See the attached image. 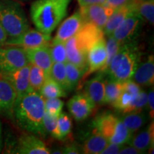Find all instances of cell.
Segmentation results:
<instances>
[{
    "mask_svg": "<svg viewBox=\"0 0 154 154\" xmlns=\"http://www.w3.org/2000/svg\"><path fill=\"white\" fill-rule=\"evenodd\" d=\"M44 113V99L38 91L30 89L16 100L12 116L22 129L45 138L47 134L43 124Z\"/></svg>",
    "mask_w": 154,
    "mask_h": 154,
    "instance_id": "cell-1",
    "label": "cell"
},
{
    "mask_svg": "<svg viewBox=\"0 0 154 154\" xmlns=\"http://www.w3.org/2000/svg\"><path fill=\"white\" fill-rule=\"evenodd\" d=\"M72 0H36L30 7V16L36 29L51 34L66 17Z\"/></svg>",
    "mask_w": 154,
    "mask_h": 154,
    "instance_id": "cell-2",
    "label": "cell"
},
{
    "mask_svg": "<svg viewBox=\"0 0 154 154\" xmlns=\"http://www.w3.org/2000/svg\"><path fill=\"white\" fill-rule=\"evenodd\" d=\"M140 49L136 41L121 44L104 73L109 79L121 82L131 79L140 63Z\"/></svg>",
    "mask_w": 154,
    "mask_h": 154,
    "instance_id": "cell-3",
    "label": "cell"
},
{
    "mask_svg": "<svg viewBox=\"0 0 154 154\" xmlns=\"http://www.w3.org/2000/svg\"><path fill=\"white\" fill-rule=\"evenodd\" d=\"M103 36V30L90 23H85L74 36L65 42L67 61L78 66L86 73L88 49L94 42Z\"/></svg>",
    "mask_w": 154,
    "mask_h": 154,
    "instance_id": "cell-4",
    "label": "cell"
},
{
    "mask_svg": "<svg viewBox=\"0 0 154 154\" xmlns=\"http://www.w3.org/2000/svg\"><path fill=\"white\" fill-rule=\"evenodd\" d=\"M0 24L8 38H14L30 28L25 11L17 0H0Z\"/></svg>",
    "mask_w": 154,
    "mask_h": 154,
    "instance_id": "cell-5",
    "label": "cell"
},
{
    "mask_svg": "<svg viewBox=\"0 0 154 154\" xmlns=\"http://www.w3.org/2000/svg\"><path fill=\"white\" fill-rule=\"evenodd\" d=\"M91 124L93 129L104 136L109 143L124 145L128 143L133 135L122 119L109 111L96 116Z\"/></svg>",
    "mask_w": 154,
    "mask_h": 154,
    "instance_id": "cell-6",
    "label": "cell"
},
{
    "mask_svg": "<svg viewBox=\"0 0 154 154\" xmlns=\"http://www.w3.org/2000/svg\"><path fill=\"white\" fill-rule=\"evenodd\" d=\"M143 20L134 10L113 31L112 35L121 44L136 41L141 32Z\"/></svg>",
    "mask_w": 154,
    "mask_h": 154,
    "instance_id": "cell-7",
    "label": "cell"
},
{
    "mask_svg": "<svg viewBox=\"0 0 154 154\" xmlns=\"http://www.w3.org/2000/svg\"><path fill=\"white\" fill-rule=\"evenodd\" d=\"M28 63L25 50L14 46L0 44V74L22 68Z\"/></svg>",
    "mask_w": 154,
    "mask_h": 154,
    "instance_id": "cell-8",
    "label": "cell"
},
{
    "mask_svg": "<svg viewBox=\"0 0 154 154\" xmlns=\"http://www.w3.org/2000/svg\"><path fill=\"white\" fill-rule=\"evenodd\" d=\"M51 40V34L42 33L37 29L29 28L18 36L7 38L4 44L14 46L22 48L24 50H28L48 45Z\"/></svg>",
    "mask_w": 154,
    "mask_h": 154,
    "instance_id": "cell-9",
    "label": "cell"
},
{
    "mask_svg": "<svg viewBox=\"0 0 154 154\" xmlns=\"http://www.w3.org/2000/svg\"><path fill=\"white\" fill-rule=\"evenodd\" d=\"M107 59V51L106 39L102 37L94 42L88 49L86 54L87 70L84 77L100 71L103 72Z\"/></svg>",
    "mask_w": 154,
    "mask_h": 154,
    "instance_id": "cell-10",
    "label": "cell"
},
{
    "mask_svg": "<svg viewBox=\"0 0 154 154\" xmlns=\"http://www.w3.org/2000/svg\"><path fill=\"white\" fill-rule=\"evenodd\" d=\"M114 9L104 4H95L80 7L79 11L86 23H90L103 30Z\"/></svg>",
    "mask_w": 154,
    "mask_h": 154,
    "instance_id": "cell-11",
    "label": "cell"
},
{
    "mask_svg": "<svg viewBox=\"0 0 154 154\" xmlns=\"http://www.w3.org/2000/svg\"><path fill=\"white\" fill-rule=\"evenodd\" d=\"M29 68L30 63L29 62L22 68L17 69L11 72L0 74V78L8 81L14 87L17 93V99L22 97L30 89H32L29 86Z\"/></svg>",
    "mask_w": 154,
    "mask_h": 154,
    "instance_id": "cell-12",
    "label": "cell"
},
{
    "mask_svg": "<svg viewBox=\"0 0 154 154\" xmlns=\"http://www.w3.org/2000/svg\"><path fill=\"white\" fill-rule=\"evenodd\" d=\"M96 106L85 94H78L73 96L67 102V109L72 116L76 121L86 120Z\"/></svg>",
    "mask_w": 154,
    "mask_h": 154,
    "instance_id": "cell-13",
    "label": "cell"
},
{
    "mask_svg": "<svg viewBox=\"0 0 154 154\" xmlns=\"http://www.w3.org/2000/svg\"><path fill=\"white\" fill-rule=\"evenodd\" d=\"M12 153L20 154H49L51 150L41 138L29 133L23 134L17 140Z\"/></svg>",
    "mask_w": 154,
    "mask_h": 154,
    "instance_id": "cell-14",
    "label": "cell"
},
{
    "mask_svg": "<svg viewBox=\"0 0 154 154\" xmlns=\"http://www.w3.org/2000/svg\"><path fill=\"white\" fill-rule=\"evenodd\" d=\"M85 23L79 10L76 11L60 25L53 40L65 43L74 36Z\"/></svg>",
    "mask_w": 154,
    "mask_h": 154,
    "instance_id": "cell-15",
    "label": "cell"
},
{
    "mask_svg": "<svg viewBox=\"0 0 154 154\" xmlns=\"http://www.w3.org/2000/svg\"><path fill=\"white\" fill-rule=\"evenodd\" d=\"M105 84L106 78L101 72L86 82L84 94L96 106L104 104Z\"/></svg>",
    "mask_w": 154,
    "mask_h": 154,
    "instance_id": "cell-16",
    "label": "cell"
},
{
    "mask_svg": "<svg viewBox=\"0 0 154 154\" xmlns=\"http://www.w3.org/2000/svg\"><path fill=\"white\" fill-rule=\"evenodd\" d=\"M17 100V93L8 81L0 78V114L11 117Z\"/></svg>",
    "mask_w": 154,
    "mask_h": 154,
    "instance_id": "cell-17",
    "label": "cell"
},
{
    "mask_svg": "<svg viewBox=\"0 0 154 154\" xmlns=\"http://www.w3.org/2000/svg\"><path fill=\"white\" fill-rule=\"evenodd\" d=\"M49 45V44H48ZM48 45L25 50L29 62L43 69L49 76V73L53 64Z\"/></svg>",
    "mask_w": 154,
    "mask_h": 154,
    "instance_id": "cell-18",
    "label": "cell"
},
{
    "mask_svg": "<svg viewBox=\"0 0 154 154\" xmlns=\"http://www.w3.org/2000/svg\"><path fill=\"white\" fill-rule=\"evenodd\" d=\"M131 79L141 86H152L154 84V58L150 55L143 63H140Z\"/></svg>",
    "mask_w": 154,
    "mask_h": 154,
    "instance_id": "cell-19",
    "label": "cell"
},
{
    "mask_svg": "<svg viewBox=\"0 0 154 154\" xmlns=\"http://www.w3.org/2000/svg\"><path fill=\"white\" fill-rule=\"evenodd\" d=\"M153 142L154 124L152 122L145 129L142 130L137 134H133L128 144L144 153L146 151H151V148L153 149Z\"/></svg>",
    "mask_w": 154,
    "mask_h": 154,
    "instance_id": "cell-20",
    "label": "cell"
},
{
    "mask_svg": "<svg viewBox=\"0 0 154 154\" xmlns=\"http://www.w3.org/2000/svg\"><path fill=\"white\" fill-rule=\"evenodd\" d=\"M136 2L129 4V5L123 6V7L113 10V13L109 17L106 24H105L104 27L103 29L104 36H107L111 35L116 28L126 18V17L128 16L134 10H136Z\"/></svg>",
    "mask_w": 154,
    "mask_h": 154,
    "instance_id": "cell-21",
    "label": "cell"
},
{
    "mask_svg": "<svg viewBox=\"0 0 154 154\" xmlns=\"http://www.w3.org/2000/svg\"><path fill=\"white\" fill-rule=\"evenodd\" d=\"M109 142L104 136L93 129L81 146V151L84 154H100Z\"/></svg>",
    "mask_w": 154,
    "mask_h": 154,
    "instance_id": "cell-22",
    "label": "cell"
},
{
    "mask_svg": "<svg viewBox=\"0 0 154 154\" xmlns=\"http://www.w3.org/2000/svg\"><path fill=\"white\" fill-rule=\"evenodd\" d=\"M122 121L129 131L134 134L147 122V116L143 111L125 113Z\"/></svg>",
    "mask_w": 154,
    "mask_h": 154,
    "instance_id": "cell-23",
    "label": "cell"
},
{
    "mask_svg": "<svg viewBox=\"0 0 154 154\" xmlns=\"http://www.w3.org/2000/svg\"><path fill=\"white\" fill-rule=\"evenodd\" d=\"M38 93L44 99L66 96V93L63 88L49 76L46 79Z\"/></svg>",
    "mask_w": 154,
    "mask_h": 154,
    "instance_id": "cell-24",
    "label": "cell"
},
{
    "mask_svg": "<svg viewBox=\"0 0 154 154\" xmlns=\"http://www.w3.org/2000/svg\"><path fill=\"white\" fill-rule=\"evenodd\" d=\"M65 69L67 82V91H72L76 88L82 77H84L85 72L69 61L65 63Z\"/></svg>",
    "mask_w": 154,
    "mask_h": 154,
    "instance_id": "cell-25",
    "label": "cell"
},
{
    "mask_svg": "<svg viewBox=\"0 0 154 154\" xmlns=\"http://www.w3.org/2000/svg\"><path fill=\"white\" fill-rule=\"evenodd\" d=\"M124 82L112 79H106L104 103L112 104L124 91Z\"/></svg>",
    "mask_w": 154,
    "mask_h": 154,
    "instance_id": "cell-26",
    "label": "cell"
},
{
    "mask_svg": "<svg viewBox=\"0 0 154 154\" xmlns=\"http://www.w3.org/2000/svg\"><path fill=\"white\" fill-rule=\"evenodd\" d=\"M136 10L143 22L153 25L154 0H137L136 3Z\"/></svg>",
    "mask_w": 154,
    "mask_h": 154,
    "instance_id": "cell-27",
    "label": "cell"
},
{
    "mask_svg": "<svg viewBox=\"0 0 154 154\" xmlns=\"http://www.w3.org/2000/svg\"><path fill=\"white\" fill-rule=\"evenodd\" d=\"M48 47L53 63H65L67 62L66 50L64 42L54 41L51 38Z\"/></svg>",
    "mask_w": 154,
    "mask_h": 154,
    "instance_id": "cell-28",
    "label": "cell"
},
{
    "mask_svg": "<svg viewBox=\"0 0 154 154\" xmlns=\"http://www.w3.org/2000/svg\"><path fill=\"white\" fill-rule=\"evenodd\" d=\"M47 77L48 76L43 69L30 63L29 79L30 88L32 90L38 92Z\"/></svg>",
    "mask_w": 154,
    "mask_h": 154,
    "instance_id": "cell-29",
    "label": "cell"
},
{
    "mask_svg": "<svg viewBox=\"0 0 154 154\" xmlns=\"http://www.w3.org/2000/svg\"><path fill=\"white\" fill-rule=\"evenodd\" d=\"M49 76L55 81L63 88L65 91H67V82L66 76L65 63H53L51 67Z\"/></svg>",
    "mask_w": 154,
    "mask_h": 154,
    "instance_id": "cell-30",
    "label": "cell"
},
{
    "mask_svg": "<svg viewBox=\"0 0 154 154\" xmlns=\"http://www.w3.org/2000/svg\"><path fill=\"white\" fill-rule=\"evenodd\" d=\"M43 124L45 131L51 137L60 140V133L58 126V117L49 114L45 111L43 118Z\"/></svg>",
    "mask_w": 154,
    "mask_h": 154,
    "instance_id": "cell-31",
    "label": "cell"
},
{
    "mask_svg": "<svg viewBox=\"0 0 154 154\" xmlns=\"http://www.w3.org/2000/svg\"><path fill=\"white\" fill-rule=\"evenodd\" d=\"M58 126L60 133V140L65 139L70 134L72 128V121L66 113L61 112L58 116Z\"/></svg>",
    "mask_w": 154,
    "mask_h": 154,
    "instance_id": "cell-32",
    "label": "cell"
},
{
    "mask_svg": "<svg viewBox=\"0 0 154 154\" xmlns=\"http://www.w3.org/2000/svg\"><path fill=\"white\" fill-rule=\"evenodd\" d=\"M147 105V92L144 90H140L138 95L134 98L131 105L125 110L124 113L136 111H143Z\"/></svg>",
    "mask_w": 154,
    "mask_h": 154,
    "instance_id": "cell-33",
    "label": "cell"
},
{
    "mask_svg": "<svg viewBox=\"0 0 154 154\" xmlns=\"http://www.w3.org/2000/svg\"><path fill=\"white\" fill-rule=\"evenodd\" d=\"M44 107L46 112L50 115L58 117L62 112L63 101L60 99V98L46 99H44Z\"/></svg>",
    "mask_w": 154,
    "mask_h": 154,
    "instance_id": "cell-34",
    "label": "cell"
},
{
    "mask_svg": "<svg viewBox=\"0 0 154 154\" xmlns=\"http://www.w3.org/2000/svg\"><path fill=\"white\" fill-rule=\"evenodd\" d=\"M106 51H107V59L106 63L104 69H103V73H104L106 69L109 66V63L113 59V58L119 51L120 48L121 44L117 41L112 35H109L106 36Z\"/></svg>",
    "mask_w": 154,
    "mask_h": 154,
    "instance_id": "cell-35",
    "label": "cell"
},
{
    "mask_svg": "<svg viewBox=\"0 0 154 154\" xmlns=\"http://www.w3.org/2000/svg\"><path fill=\"white\" fill-rule=\"evenodd\" d=\"M135 97L136 96H134L128 93V92L124 90L122 93L120 94V96L111 104V106L114 108L116 110L124 113L127 108L131 105V103L132 101Z\"/></svg>",
    "mask_w": 154,
    "mask_h": 154,
    "instance_id": "cell-36",
    "label": "cell"
},
{
    "mask_svg": "<svg viewBox=\"0 0 154 154\" xmlns=\"http://www.w3.org/2000/svg\"><path fill=\"white\" fill-rule=\"evenodd\" d=\"M124 90H125V91L127 92H128V93L131 94L134 96H137L138 94L139 93V91L141 90L140 86L138 85V84H136V83L134 82L132 79H129L126 81V82H124Z\"/></svg>",
    "mask_w": 154,
    "mask_h": 154,
    "instance_id": "cell-37",
    "label": "cell"
},
{
    "mask_svg": "<svg viewBox=\"0 0 154 154\" xmlns=\"http://www.w3.org/2000/svg\"><path fill=\"white\" fill-rule=\"evenodd\" d=\"M137 0H105L104 5L113 9L136 2Z\"/></svg>",
    "mask_w": 154,
    "mask_h": 154,
    "instance_id": "cell-38",
    "label": "cell"
},
{
    "mask_svg": "<svg viewBox=\"0 0 154 154\" xmlns=\"http://www.w3.org/2000/svg\"><path fill=\"white\" fill-rule=\"evenodd\" d=\"M149 109V116L151 119L154 118V91L153 87L150 88L149 93H147V105Z\"/></svg>",
    "mask_w": 154,
    "mask_h": 154,
    "instance_id": "cell-39",
    "label": "cell"
},
{
    "mask_svg": "<svg viewBox=\"0 0 154 154\" xmlns=\"http://www.w3.org/2000/svg\"><path fill=\"white\" fill-rule=\"evenodd\" d=\"M123 146L124 145H121V144L109 143L100 154H117L119 153Z\"/></svg>",
    "mask_w": 154,
    "mask_h": 154,
    "instance_id": "cell-40",
    "label": "cell"
},
{
    "mask_svg": "<svg viewBox=\"0 0 154 154\" xmlns=\"http://www.w3.org/2000/svg\"><path fill=\"white\" fill-rule=\"evenodd\" d=\"M62 153L64 154H79L81 153V148L75 143L68 144L61 149Z\"/></svg>",
    "mask_w": 154,
    "mask_h": 154,
    "instance_id": "cell-41",
    "label": "cell"
},
{
    "mask_svg": "<svg viewBox=\"0 0 154 154\" xmlns=\"http://www.w3.org/2000/svg\"><path fill=\"white\" fill-rule=\"evenodd\" d=\"M120 154H140L142 153L140 151L136 149V148L133 147L131 146H125L124 145L121 149L119 151Z\"/></svg>",
    "mask_w": 154,
    "mask_h": 154,
    "instance_id": "cell-42",
    "label": "cell"
},
{
    "mask_svg": "<svg viewBox=\"0 0 154 154\" xmlns=\"http://www.w3.org/2000/svg\"><path fill=\"white\" fill-rule=\"evenodd\" d=\"M80 7L85 6L95 5V4H104L105 0H77Z\"/></svg>",
    "mask_w": 154,
    "mask_h": 154,
    "instance_id": "cell-43",
    "label": "cell"
},
{
    "mask_svg": "<svg viewBox=\"0 0 154 154\" xmlns=\"http://www.w3.org/2000/svg\"><path fill=\"white\" fill-rule=\"evenodd\" d=\"M7 38H8V36H7L2 24H0V44H5V42L7 41Z\"/></svg>",
    "mask_w": 154,
    "mask_h": 154,
    "instance_id": "cell-44",
    "label": "cell"
},
{
    "mask_svg": "<svg viewBox=\"0 0 154 154\" xmlns=\"http://www.w3.org/2000/svg\"><path fill=\"white\" fill-rule=\"evenodd\" d=\"M3 146V138H2V126L1 121H0V153Z\"/></svg>",
    "mask_w": 154,
    "mask_h": 154,
    "instance_id": "cell-45",
    "label": "cell"
},
{
    "mask_svg": "<svg viewBox=\"0 0 154 154\" xmlns=\"http://www.w3.org/2000/svg\"><path fill=\"white\" fill-rule=\"evenodd\" d=\"M17 1H28V0H17Z\"/></svg>",
    "mask_w": 154,
    "mask_h": 154,
    "instance_id": "cell-46",
    "label": "cell"
}]
</instances>
